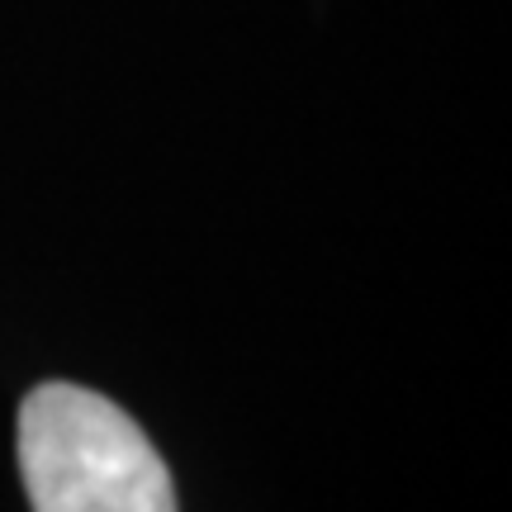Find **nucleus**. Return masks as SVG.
Instances as JSON below:
<instances>
[{
	"label": "nucleus",
	"mask_w": 512,
	"mask_h": 512,
	"mask_svg": "<svg viewBox=\"0 0 512 512\" xmlns=\"http://www.w3.org/2000/svg\"><path fill=\"white\" fill-rule=\"evenodd\" d=\"M19 475L34 512H176L166 460L114 399L43 384L19 408Z\"/></svg>",
	"instance_id": "nucleus-1"
}]
</instances>
